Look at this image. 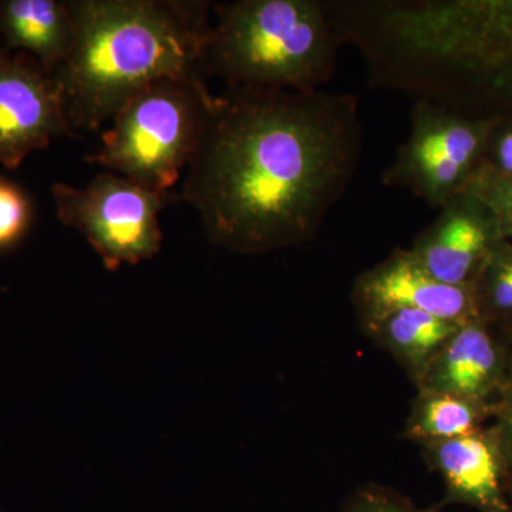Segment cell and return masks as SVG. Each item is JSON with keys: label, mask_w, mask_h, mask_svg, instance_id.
Instances as JSON below:
<instances>
[{"label": "cell", "mask_w": 512, "mask_h": 512, "mask_svg": "<svg viewBox=\"0 0 512 512\" xmlns=\"http://www.w3.org/2000/svg\"><path fill=\"white\" fill-rule=\"evenodd\" d=\"M362 153L353 94L227 87L212 100L178 198L214 247L239 255L299 247L318 237Z\"/></svg>", "instance_id": "obj_1"}, {"label": "cell", "mask_w": 512, "mask_h": 512, "mask_svg": "<svg viewBox=\"0 0 512 512\" xmlns=\"http://www.w3.org/2000/svg\"><path fill=\"white\" fill-rule=\"evenodd\" d=\"M76 37L56 70L73 131H96L163 79L205 82L210 2L69 0Z\"/></svg>", "instance_id": "obj_2"}, {"label": "cell", "mask_w": 512, "mask_h": 512, "mask_svg": "<svg viewBox=\"0 0 512 512\" xmlns=\"http://www.w3.org/2000/svg\"><path fill=\"white\" fill-rule=\"evenodd\" d=\"M205 72L227 87L318 92L335 77L343 42L322 0L212 5Z\"/></svg>", "instance_id": "obj_3"}, {"label": "cell", "mask_w": 512, "mask_h": 512, "mask_svg": "<svg viewBox=\"0 0 512 512\" xmlns=\"http://www.w3.org/2000/svg\"><path fill=\"white\" fill-rule=\"evenodd\" d=\"M214 96L207 83L163 79L124 104L84 161L141 187L173 192L197 150Z\"/></svg>", "instance_id": "obj_4"}, {"label": "cell", "mask_w": 512, "mask_h": 512, "mask_svg": "<svg viewBox=\"0 0 512 512\" xmlns=\"http://www.w3.org/2000/svg\"><path fill=\"white\" fill-rule=\"evenodd\" d=\"M52 197L59 221L77 229L109 271L157 255L163 242L161 211L180 201L175 192L148 190L109 171L83 188L53 184Z\"/></svg>", "instance_id": "obj_5"}, {"label": "cell", "mask_w": 512, "mask_h": 512, "mask_svg": "<svg viewBox=\"0 0 512 512\" xmlns=\"http://www.w3.org/2000/svg\"><path fill=\"white\" fill-rule=\"evenodd\" d=\"M491 130L488 121L466 119L430 101L414 100L409 137L384 170L382 183L441 210L483 163L481 154Z\"/></svg>", "instance_id": "obj_6"}, {"label": "cell", "mask_w": 512, "mask_h": 512, "mask_svg": "<svg viewBox=\"0 0 512 512\" xmlns=\"http://www.w3.org/2000/svg\"><path fill=\"white\" fill-rule=\"evenodd\" d=\"M73 136L53 74L22 52L0 47V164L15 170L55 138Z\"/></svg>", "instance_id": "obj_7"}, {"label": "cell", "mask_w": 512, "mask_h": 512, "mask_svg": "<svg viewBox=\"0 0 512 512\" xmlns=\"http://www.w3.org/2000/svg\"><path fill=\"white\" fill-rule=\"evenodd\" d=\"M352 306L363 330L397 311L427 312L457 325L480 320L470 286L437 281L402 248L357 275Z\"/></svg>", "instance_id": "obj_8"}, {"label": "cell", "mask_w": 512, "mask_h": 512, "mask_svg": "<svg viewBox=\"0 0 512 512\" xmlns=\"http://www.w3.org/2000/svg\"><path fill=\"white\" fill-rule=\"evenodd\" d=\"M500 242L487 208L461 192L417 235L409 251L437 281L470 286Z\"/></svg>", "instance_id": "obj_9"}, {"label": "cell", "mask_w": 512, "mask_h": 512, "mask_svg": "<svg viewBox=\"0 0 512 512\" xmlns=\"http://www.w3.org/2000/svg\"><path fill=\"white\" fill-rule=\"evenodd\" d=\"M431 473L440 477L444 503L478 512H510L508 471L488 427L420 446Z\"/></svg>", "instance_id": "obj_10"}, {"label": "cell", "mask_w": 512, "mask_h": 512, "mask_svg": "<svg viewBox=\"0 0 512 512\" xmlns=\"http://www.w3.org/2000/svg\"><path fill=\"white\" fill-rule=\"evenodd\" d=\"M512 367V352L481 320L461 325L416 390L463 397L493 409Z\"/></svg>", "instance_id": "obj_11"}, {"label": "cell", "mask_w": 512, "mask_h": 512, "mask_svg": "<svg viewBox=\"0 0 512 512\" xmlns=\"http://www.w3.org/2000/svg\"><path fill=\"white\" fill-rule=\"evenodd\" d=\"M76 37L67 2L59 0H2L0 43L10 52H22L42 64L47 73L56 70L72 53Z\"/></svg>", "instance_id": "obj_12"}, {"label": "cell", "mask_w": 512, "mask_h": 512, "mask_svg": "<svg viewBox=\"0 0 512 512\" xmlns=\"http://www.w3.org/2000/svg\"><path fill=\"white\" fill-rule=\"evenodd\" d=\"M461 325L427 312L397 311L363 330L397 363L414 387Z\"/></svg>", "instance_id": "obj_13"}, {"label": "cell", "mask_w": 512, "mask_h": 512, "mask_svg": "<svg viewBox=\"0 0 512 512\" xmlns=\"http://www.w3.org/2000/svg\"><path fill=\"white\" fill-rule=\"evenodd\" d=\"M493 416V409L453 394L417 390L402 437L417 446L466 436Z\"/></svg>", "instance_id": "obj_14"}, {"label": "cell", "mask_w": 512, "mask_h": 512, "mask_svg": "<svg viewBox=\"0 0 512 512\" xmlns=\"http://www.w3.org/2000/svg\"><path fill=\"white\" fill-rule=\"evenodd\" d=\"M461 192L481 202L493 217L500 238L512 241V178L484 160Z\"/></svg>", "instance_id": "obj_15"}, {"label": "cell", "mask_w": 512, "mask_h": 512, "mask_svg": "<svg viewBox=\"0 0 512 512\" xmlns=\"http://www.w3.org/2000/svg\"><path fill=\"white\" fill-rule=\"evenodd\" d=\"M32 222V205L18 185L0 178V251L18 244Z\"/></svg>", "instance_id": "obj_16"}, {"label": "cell", "mask_w": 512, "mask_h": 512, "mask_svg": "<svg viewBox=\"0 0 512 512\" xmlns=\"http://www.w3.org/2000/svg\"><path fill=\"white\" fill-rule=\"evenodd\" d=\"M340 512H441V508L421 507L392 488L369 484L350 495Z\"/></svg>", "instance_id": "obj_17"}, {"label": "cell", "mask_w": 512, "mask_h": 512, "mask_svg": "<svg viewBox=\"0 0 512 512\" xmlns=\"http://www.w3.org/2000/svg\"><path fill=\"white\" fill-rule=\"evenodd\" d=\"M493 424L488 427L503 457L508 476L512 477V367L503 390L493 407Z\"/></svg>", "instance_id": "obj_18"}, {"label": "cell", "mask_w": 512, "mask_h": 512, "mask_svg": "<svg viewBox=\"0 0 512 512\" xmlns=\"http://www.w3.org/2000/svg\"><path fill=\"white\" fill-rule=\"evenodd\" d=\"M491 165L501 174L512 178V128L504 130L495 141V164Z\"/></svg>", "instance_id": "obj_19"}, {"label": "cell", "mask_w": 512, "mask_h": 512, "mask_svg": "<svg viewBox=\"0 0 512 512\" xmlns=\"http://www.w3.org/2000/svg\"><path fill=\"white\" fill-rule=\"evenodd\" d=\"M507 494H508V505H510V512H512V477L508 478Z\"/></svg>", "instance_id": "obj_20"}]
</instances>
